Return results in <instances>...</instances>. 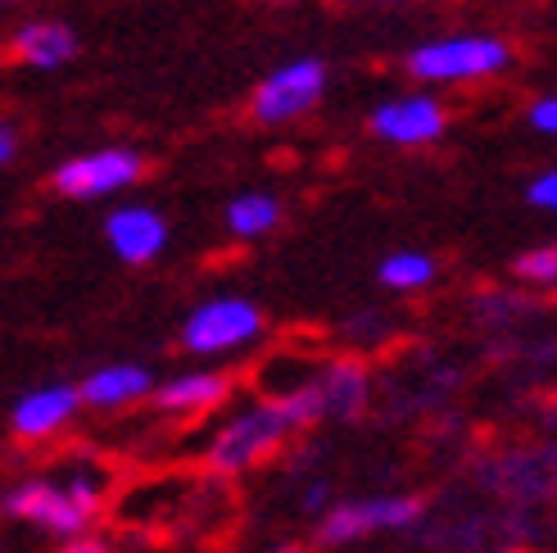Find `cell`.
Segmentation results:
<instances>
[{
  "label": "cell",
  "mask_w": 557,
  "mask_h": 553,
  "mask_svg": "<svg viewBox=\"0 0 557 553\" xmlns=\"http://www.w3.org/2000/svg\"><path fill=\"white\" fill-rule=\"evenodd\" d=\"M109 504V472L96 458H77L60 472L23 477L0 494V513L46 536H87Z\"/></svg>",
  "instance_id": "cell-1"
},
{
  "label": "cell",
  "mask_w": 557,
  "mask_h": 553,
  "mask_svg": "<svg viewBox=\"0 0 557 553\" xmlns=\"http://www.w3.org/2000/svg\"><path fill=\"white\" fill-rule=\"evenodd\" d=\"M290 435H299V431L290 427L282 404L272 395H263V400H249V404L232 408L227 418H218V427L209 431L205 450H200V463H205L209 477L236 481V477L255 472V467H263L268 458L282 454L290 445Z\"/></svg>",
  "instance_id": "cell-2"
},
{
  "label": "cell",
  "mask_w": 557,
  "mask_h": 553,
  "mask_svg": "<svg viewBox=\"0 0 557 553\" xmlns=\"http://www.w3.org/2000/svg\"><path fill=\"white\" fill-rule=\"evenodd\" d=\"M408 77L426 82V87H471V82H490L512 69V46L494 33H454L431 37L404 54Z\"/></svg>",
  "instance_id": "cell-3"
},
{
  "label": "cell",
  "mask_w": 557,
  "mask_h": 553,
  "mask_svg": "<svg viewBox=\"0 0 557 553\" xmlns=\"http://www.w3.org/2000/svg\"><path fill=\"white\" fill-rule=\"evenodd\" d=\"M268 331V318L255 299L245 295H213L200 299L182 318V349L190 358H232L249 345H259Z\"/></svg>",
  "instance_id": "cell-4"
},
{
  "label": "cell",
  "mask_w": 557,
  "mask_h": 553,
  "mask_svg": "<svg viewBox=\"0 0 557 553\" xmlns=\"http://www.w3.org/2000/svg\"><path fill=\"white\" fill-rule=\"evenodd\" d=\"M426 513V504L417 494H372V500H336L318 517V544L326 549H345V544H363L372 536L389 531H408L417 527Z\"/></svg>",
  "instance_id": "cell-5"
},
{
  "label": "cell",
  "mask_w": 557,
  "mask_h": 553,
  "mask_svg": "<svg viewBox=\"0 0 557 553\" xmlns=\"http://www.w3.org/2000/svg\"><path fill=\"white\" fill-rule=\"evenodd\" d=\"M326 96V64L313 54L276 64L255 91H249V119L263 127H286L299 123L304 114H313Z\"/></svg>",
  "instance_id": "cell-6"
},
{
  "label": "cell",
  "mask_w": 557,
  "mask_h": 553,
  "mask_svg": "<svg viewBox=\"0 0 557 553\" xmlns=\"http://www.w3.org/2000/svg\"><path fill=\"white\" fill-rule=\"evenodd\" d=\"M146 177V159L132 146H104V150H87L64 159L60 169L50 173V186L69 200H109L119 191L136 186Z\"/></svg>",
  "instance_id": "cell-7"
},
{
  "label": "cell",
  "mask_w": 557,
  "mask_h": 553,
  "mask_svg": "<svg viewBox=\"0 0 557 553\" xmlns=\"http://www.w3.org/2000/svg\"><path fill=\"white\" fill-rule=\"evenodd\" d=\"M368 132L376 142L395 146V150H422L440 142L449 132V109H444L431 91H408V96H389L372 109Z\"/></svg>",
  "instance_id": "cell-8"
},
{
  "label": "cell",
  "mask_w": 557,
  "mask_h": 553,
  "mask_svg": "<svg viewBox=\"0 0 557 553\" xmlns=\"http://www.w3.org/2000/svg\"><path fill=\"white\" fill-rule=\"evenodd\" d=\"M82 413V395L73 381H46L37 391H23L10 408V431L23 445H50L54 435H64Z\"/></svg>",
  "instance_id": "cell-9"
},
{
  "label": "cell",
  "mask_w": 557,
  "mask_h": 553,
  "mask_svg": "<svg viewBox=\"0 0 557 553\" xmlns=\"http://www.w3.org/2000/svg\"><path fill=\"white\" fill-rule=\"evenodd\" d=\"M236 391L232 372L222 368H186V372H173L169 381L154 385V408L163 413V418H177V422H200L209 418V413L227 408Z\"/></svg>",
  "instance_id": "cell-10"
},
{
  "label": "cell",
  "mask_w": 557,
  "mask_h": 553,
  "mask_svg": "<svg viewBox=\"0 0 557 553\" xmlns=\"http://www.w3.org/2000/svg\"><path fill=\"white\" fill-rule=\"evenodd\" d=\"M313 391L322 404V422L326 418L354 422V418H363L368 404H372V372H368L363 358H354V354L322 358L313 368Z\"/></svg>",
  "instance_id": "cell-11"
},
{
  "label": "cell",
  "mask_w": 557,
  "mask_h": 553,
  "mask_svg": "<svg viewBox=\"0 0 557 553\" xmlns=\"http://www.w3.org/2000/svg\"><path fill=\"white\" fill-rule=\"evenodd\" d=\"M104 241L123 263L146 268L169 250V218L150 205H119L104 218Z\"/></svg>",
  "instance_id": "cell-12"
},
{
  "label": "cell",
  "mask_w": 557,
  "mask_h": 553,
  "mask_svg": "<svg viewBox=\"0 0 557 553\" xmlns=\"http://www.w3.org/2000/svg\"><path fill=\"white\" fill-rule=\"evenodd\" d=\"M154 372L146 364H104L77 381L82 408L91 413H127L136 404H146L154 395Z\"/></svg>",
  "instance_id": "cell-13"
},
{
  "label": "cell",
  "mask_w": 557,
  "mask_h": 553,
  "mask_svg": "<svg viewBox=\"0 0 557 553\" xmlns=\"http://www.w3.org/2000/svg\"><path fill=\"white\" fill-rule=\"evenodd\" d=\"M10 54L18 64L41 69V73L64 69V64H73V54H77V33L60 19H33L10 37Z\"/></svg>",
  "instance_id": "cell-14"
},
{
  "label": "cell",
  "mask_w": 557,
  "mask_h": 553,
  "mask_svg": "<svg viewBox=\"0 0 557 553\" xmlns=\"http://www.w3.org/2000/svg\"><path fill=\"white\" fill-rule=\"evenodd\" d=\"M222 223L236 241H263L268 232H276L282 223V200L268 196V191H240L222 209Z\"/></svg>",
  "instance_id": "cell-15"
},
{
  "label": "cell",
  "mask_w": 557,
  "mask_h": 553,
  "mask_svg": "<svg viewBox=\"0 0 557 553\" xmlns=\"http://www.w3.org/2000/svg\"><path fill=\"white\" fill-rule=\"evenodd\" d=\"M435 259L426 250H395V255H385L376 263V282L385 291H395V295H417V291H426L435 282Z\"/></svg>",
  "instance_id": "cell-16"
},
{
  "label": "cell",
  "mask_w": 557,
  "mask_h": 553,
  "mask_svg": "<svg viewBox=\"0 0 557 553\" xmlns=\"http://www.w3.org/2000/svg\"><path fill=\"white\" fill-rule=\"evenodd\" d=\"M512 272L521 276L525 286H557V241H548V245H535V250L517 255Z\"/></svg>",
  "instance_id": "cell-17"
},
{
  "label": "cell",
  "mask_w": 557,
  "mask_h": 553,
  "mask_svg": "<svg viewBox=\"0 0 557 553\" xmlns=\"http://www.w3.org/2000/svg\"><path fill=\"white\" fill-rule=\"evenodd\" d=\"M525 200H531V209H540V213H553V218H557V169L540 173L531 186H525Z\"/></svg>",
  "instance_id": "cell-18"
},
{
  "label": "cell",
  "mask_w": 557,
  "mask_h": 553,
  "mask_svg": "<svg viewBox=\"0 0 557 553\" xmlns=\"http://www.w3.org/2000/svg\"><path fill=\"white\" fill-rule=\"evenodd\" d=\"M525 119H531V127L540 136H557V91L531 100V109H525Z\"/></svg>",
  "instance_id": "cell-19"
},
{
  "label": "cell",
  "mask_w": 557,
  "mask_h": 553,
  "mask_svg": "<svg viewBox=\"0 0 557 553\" xmlns=\"http://www.w3.org/2000/svg\"><path fill=\"white\" fill-rule=\"evenodd\" d=\"M54 553H114V544H109L104 536H96V531H87V536L60 540V544H54Z\"/></svg>",
  "instance_id": "cell-20"
},
{
  "label": "cell",
  "mask_w": 557,
  "mask_h": 553,
  "mask_svg": "<svg viewBox=\"0 0 557 553\" xmlns=\"http://www.w3.org/2000/svg\"><path fill=\"white\" fill-rule=\"evenodd\" d=\"M331 504H336V500H331V486L326 481H313L309 494H304V513H309V517H322Z\"/></svg>",
  "instance_id": "cell-21"
},
{
  "label": "cell",
  "mask_w": 557,
  "mask_h": 553,
  "mask_svg": "<svg viewBox=\"0 0 557 553\" xmlns=\"http://www.w3.org/2000/svg\"><path fill=\"white\" fill-rule=\"evenodd\" d=\"M14 159H18V127L0 119V169L14 163Z\"/></svg>",
  "instance_id": "cell-22"
},
{
  "label": "cell",
  "mask_w": 557,
  "mask_h": 553,
  "mask_svg": "<svg viewBox=\"0 0 557 553\" xmlns=\"http://www.w3.org/2000/svg\"><path fill=\"white\" fill-rule=\"evenodd\" d=\"M345 5H395V0H345Z\"/></svg>",
  "instance_id": "cell-23"
},
{
  "label": "cell",
  "mask_w": 557,
  "mask_h": 553,
  "mask_svg": "<svg viewBox=\"0 0 557 553\" xmlns=\"http://www.w3.org/2000/svg\"><path fill=\"white\" fill-rule=\"evenodd\" d=\"M268 5H290V0H268Z\"/></svg>",
  "instance_id": "cell-24"
},
{
  "label": "cell",
  "mask_w": 557,
  "mask_h": 553,
  "mask_svg": "<svg viewBox=\"0 0 557 553\" xmlns=\"http://www.w3.org/2000/svg\"><path fill=\"white\" fill-rule=\"evenodd\" d=\"M10 5H14V0H0V10H10Z\"/></svg>",
  "instance_id": "cell-25"
},
{
  "label": "cell",
  "mask_w": 557,
  "mask_h": 553,
  "mask_svg": "<svg viewBox=\"0 0 557 553\" xmlns=\"http://www.w3.org/2000/svg\"><path fill=\"white\" fill-rule=\"evenodd\" d=\"M276 553H304V549H276Z\"/></svg>",
  "instance_id": "cell-26"
}]
</instances>
